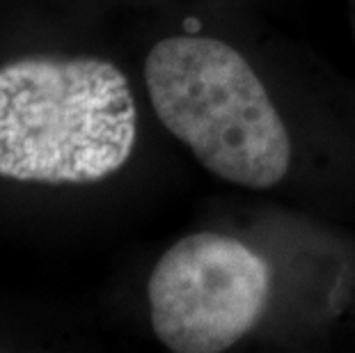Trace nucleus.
I'll return each instance as SVG.
<instances>
[{
	"mask_svg": "<svg viewBox=\"0 0 355 353\" xmlns=\"http://www.w3.org/2000/svg\"><path fill=\"white\" fill-rule=\"evenodd\" d=\"M138 110L131 85L99 58L30 55L0 67V177L96 184L131 159Z\"/></svg>",
	"mask_w": 355,
	"mask_h": 353,
	"instance_id": "nucleus-1",
	"label": "nucleus"
},
{
	"mask_svg": "<svg viewBox=\"0 0 355 353\" xmlns=\"http://www.w3.org/2000/svg\"><path fill=\"white\" fill-rule=\"evenodd\" d=\"M270 266L239 239L198 232L168 248L147 282L156 337L175 353H218L259 324Z\"/></svg>",
	"mask_w": 355,
	"mask_h": 353,
	"instance_id": "nucleus-3",
	"label": "nucleus"
},
{
	"mask_svg": "<svg viewBox=\"0 0 355 353\" xmlns=\"http://www.w3.org/2000/svg\"><path fill=\"white\" fill-rule=\"evenodd\" d=\"M145 85L165 129L216 177L252 191L286 177V126L259 76L230 44L168 37L149 51Z\"/></svg>",
	"mask_w": 355,
	"mask_h": 353,
	"instance_id": "nucleus-2",
	"label": "nucleus"
}]
</instances>
